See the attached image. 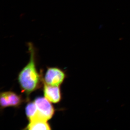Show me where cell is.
Returning a JSON list of instances; mask_svg holds the SVG:
<instances>
[{"label":"cell","mask_w":130,"mask_h":130,"mask_svg":"<svg viewBox=\"0 0 130 130\" xmlns=\"http://www.w3.org/2000/svg\"><path fill=\"white\" fill-rule=\"evenodd\" d=\"M21 100L20 96L13 92H3L0 95V103L3 108L9 106L16 107L20 105Z\"/></svg>","instance_id":"cell-4"},{"label":"cell","mask_w":130,"mask_h":130,"mask_svg":"<svg viewBox=\"0 0 130 130\" xmlns=\"http://www.w3.org/2000/svg\"><path fill=\"white\" fill-rule=\"evenodd\" d=\"M28 44L30 53L29 61L19 74L18 80L22 89L29 94L36 88L40 77L35 66V49L31 43Z\"/></svg>","instance_id":"cell-1"},{"label":"cell","mask_w":130,"mask_h":130,"mask_svg":"<svg viewBox=\"0 0 130 130\" xmlns=\"http://www.w3.org/2000/svg\"><path fill=\"white\" fill-rule=\"evenodd\" d=\"M48 101L43 97L38 98L35 101L38 114L47 120L52 118L54 112L53 106Z\"/></svg>","instance_id":"cell-2"},{"label":"cell","mask_w":130,"mask_h":130,"mask_svg":"<svg viewBox=\"0 0 130 130\" xmlns=\"http://www.w3.org/2000/svg\"><path fill=\"white\" fill-rule=\"evenodd\" d=\"M29 123L26 129L29 130H49L50 126L47 120L38 115L29 119Z\"/></svg>","instance_id":"cell-5"},{"label":"cell","mask_w":130,"mask_h":130,"mask_svg":"<svg viewBox=\"0 0 130 130\" xmlns=\"http://www.w3.org/2000/svg\"><path fill=\"white\" fill-rule=\"evenodd\" d=\"M26 114L29 119L35 117L38 112L37 107L35 102L28 103L26 107Z\"/></svg>","instance_id":"cell-7"},{"label":"cell","mask_w":130,"mask_h":130,"mask_svg":"<svg viewBox=\"0 0 130 130\" xmlns=\"http://www.w3.org/2000/svg\"><path fill=\"white\" fill-rule=\"evenodd\" d=\"M44 94L45 98L51 102L57 103L60 101V91L58 86H51L44 84Z\"/></svg>","instance_id":"cell-6"},{"label":"cell","mask_w":130,"mask_h":130,"mask_svg":"<svg viewBox=\"0 0 130 130\" xmlns=\"http://www.w3.org/2000/svg\"><path fill=\"white\" fill-rule=\"evenodd\" d=\"M64 73L56 68H51L47 70L45 75V83L48 85L59 86L64 79Z\"/></svg>","instance_id":"cell-3"}]
</instances>
